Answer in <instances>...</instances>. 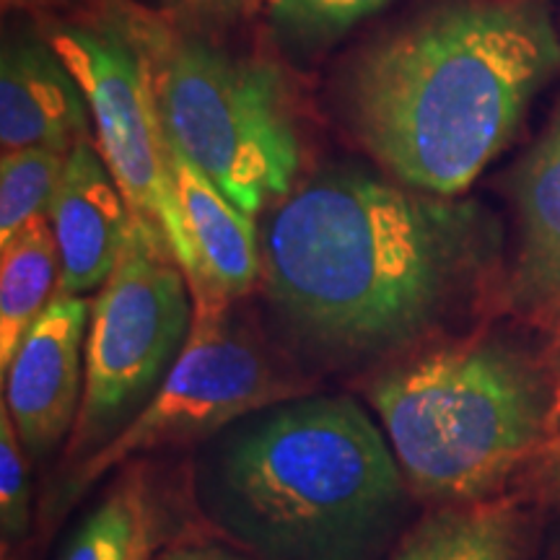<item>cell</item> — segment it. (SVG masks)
<instances>
[{
  "label": "cell",
  "instance_id": "cell-1",
  "mask_svg": "<svg viewBox=\"0 0 560 560\" xmlns=\"http://www.w3.org/2000/svg\"><path fill=\"white\" fill-rule=\"evenodd\" d=\"M490 257V226L472 202L330 170L278 202L262 278L299 348L355 366L423 348L480 289Z\"/></svg>",
  "mask_w": 560,
  "mask_h": 560
},
{
  "label": "cell",
  "instance_id": "cell-2",
  "mask_svg": "<svg viewBox=\"0 0 560 560\" xmlns=\"http://www.w3.org/2000/svg\"><path fill=\"white\" fill-rule=\"evenodd\" d=\"M558 70L545 0H450L366 47L342 100L389 179L454 198L506 149Z\"/></svg>",
  "mask_w": 560,
  "mask_h": 560
},
{
  "label": "cell",
  "instance_id": "cell-3",
  "mask_svg": "<svg viewBox=\"0 0 560 560\" xmlns=\"http://www.w3.org/2000/svg\"><path fill=\"white\" fill-rule=\"evenodd\" d=\"M400 465L348 395H301L215 433L195 465L200 509L260 560H366L402 514Z\"/></svg>",
  "mask_w": 560,
  "mask_h": 560
},
{
  "label": "cell",
  "instance_id": "cell-4",
  "mask_svg": "<svg viewBox=\"0 0 560 560\" xmlns=\"http://www.w3.org/2000/svg\"><path fill=\"white\" fill-rule=\"evenodd\" d=\"M363 397L412 493L486 501L556 431V384L493 340L420 348L384 363Z\"/></svg>",
  "mask_w": 560,
  "mask_h": 560
},
{
  "label": "cell",
  "instance_id": "cell-5",
  "mask_svg": "<svg viewBox=\"0 0 560 560\" xmlns=\"http://www.w3.org/2000/svg\"><path fill=\"white\" fill-rule=\"evenodd\" d=\"M149 60L166 138L255 219L289 198L301 170V136L289 83L262 58L179 37L125 13Z\"/></svg>",
  "mask_w": 560,
  "mask_h": 560
},
{
  "label": "cell",
  "instance_id": "cell-6",
  "mask_svg": "<svg viewBox=\"0 0 560 560\" xmlns=\"http://www.w3.org/2000/svg\"><path fill=\"white\" fill-rule=\"evenodd\" d=\"M190 283L166 242L132 221L130 240L91 301L83 400L66 457H91L156 395L192 330Z\"/></svg>",
  "mask_w": 560,
  "mask_h": 560
},
{
  "label": "cell",
  "instance_id": "cell-7",
  "mask_svg": "<svg viewBox=\"0 0 560 560\" xmlns=\"http://www.w3.org/2000/svg\"><path fill=\"white\" fill-rule=\"evenodd\" d=\"M86 94L96 149L128 202L132 221L166 242L200 293V268L172 174V149L161 122L143 47L115 5L94 24H39Z\"/></svg>",
  "mask_w": 560,
  "mask_h": 560
},
{
  "label": "cell",
  "instance_id": "cell-8",
  "mask_svg": "<svg viewBox=\"0 0 560 560\" xmlns=\"http://www.w3.org/2000/svg\"><path fill=\"white\" fill-rule=\"evenodd\" d=\"M229 310L195 312L190 338L170 376L109 444L68 475L62 501L70 503L104 472L138 454L198 444L249 412L310 395L306 382L280 369Z\"/></svg>",
  "mask_w": 560,
  "mask_h": 560
},
{
  "label": "cell",
  "instance_id": "cell-9",
  "mask_svg": "<svg viewBox=\"0 0 560 560\" xmlns=\"http://www.w3.org/2000/svg\"><path fill=\"white\" fill-rule=\"evenodd\" d=\"M89 317L86 299L58 291L5 369L3 405L32 457H47L70 439L79 418Z\"/></svg>",
  "mask_w": 560,
  "mask_h": 560
},
{
  "label": "cell",
  "instance_id": "cell-10",
  "mask_svg": "<svg viewBox=\"0 0 560 560\" xmlns=\"http://www.w3.org/2000/svg\"><path fill=\"white\" fill-rule=\"evenodd\" d=\"M47 219L60 252L58 291L70 296L100 291L120 262L132 215L96 140H81L68 153Z\"/></svg>",
  "mask_w": 560,
  "mask_h": 560
},
{
  "label": "cell",
  "instance_id": "cell-11",
  "mask_svg": "<svg viewBox=\"0 0 560 560\" xmlns=\"http://www.w3.org/2000/svg\"><path fill=\"white\" fill-rule=\"evenodd\" d=\"M89 122L86 94L45 34H5L0 55L3 153L21 149L70 153L81 140H91Z\"/></svg>",
  "mask_w": 560,
  "mask_h": 560
},
{
  "label": "cell",
  "instance_id": "cell-12",
  "mask_svg": "<svg viewBox=\"0 0 560 560\" xmlns=\"http://www.w3.org/2000/svg\"><path fill=\"white\" fill-rule=\"evenodd\" d=\"M520 249L511 265L509 310L542 330L560 327V115L514 179Z\"/></svg>",
  "mask_w": 560,
  "mask_h": 560
},
{
  "label": "cell",
  "instance_id": "cell-13",
  "mask_svg": "<svg viewBox=\"0 0 560 560\" xmlns=\"http://www.w3.org/2000/svg\"><path fill=\"white\" fill-rule=\"evenodd\" d=\"M172 149V174L200 268L195 312L221 310L255 289L262 276L255 219L236 208L198 164Z\"/></svg>",
  "mask_w": 560,
  "mask_h": 560
},
{
  "label": "cell",
  "instance_id": "cell-14",
  "mask_svg": "<svg viewBox=\"0 0 560 560\" xmlns=\"http://www.w3.org/2000/svg\"><path fill=\"white\" fill-rule=\"evenodd\" d=\"M524 516L509 499L450 503L425 516L392 560H522Z\"/></svg>",
  "mask_w": 560,
  "mask_h": 560
},
{
  "label": "cell",
  "instance_id": "cell-15",
  "mask_svg": "<svg viewBox=\"0 0 560 560\" xmlns=\"http://www.w3.org/2000/svg\"><path fill=\"white\" fill-rule=\"evenodd\" d=\"M60 285V252L50 219L39 215L11 242L0 244V371L32 325L50 306Z\"/></svg>",
  "mask_w": 560,
  "mask_h": 560
},
{
  "label": "cell",
  "instance_id": "cell-16",
  "mask_svg": "<svg viewBox=\"0 0 560 560\" xmlns=\"http://www.w3.org/2000/svg\"><path fill=\"white\" fill-rule=\"evenodd\" d=\"M156 522L140 475H128L70 537L60 560H138L153 550Z\"/></svg>",
  "mask_w": 560,
  "mask_h": 560
},
{
  "label": "cell",
  "instance_id": "cell-17",
  "mask_svg": "<svg viewBox=\"0 0 560 560\" xmlns=\"http://www.w3.org/2000/svg\"><path fill=\"white\" fill-rule=\"evenodd\" d=\"M68 153L21 149L0 161V244L11 242L34 219L47 215L58 192Z\"/></svg>",
  "mask_w": 560,
  "mask_h": 560
},
{
  "label": "cell",
  "instance_id": "cell-18",
  "mask_svg": "<svg viewBox=\"0 0 560 560\" xmlns=\"http://www.w3.org/2000/svg\"><path fill=\"white\" fill-rule=\"evenodd\" d=\"M392 0H270V21L299 47H325Z\"/></svg>",
  "mask_w": 560,
  "mask_h": 560
},
{
  "label": "cell",
  "instance_id": "cell-19",
  "mask_svg": "<svg viewBox=\"0 0 560 560\" xmlns=\"http://www.w3.org/2000/svg\"><path fill=\"white\" fill-rule=\"evenodd\" d=\"M30 467L11 412L0 405V529L3 540L19 542L30 529Z\"/></svg>",
  "mask_w": 560,
  "mask_h": 560
},
{
  "label": "cell",
  "instance_id": "cell-20",
  "mask_svg": "<svg viewBox=\"0 0 560 560\" xmlns=\"http://www.w3.org/2000/svg\"><path fill=\"white\" fill-rule=\"evenodd\" d=\"M5 11H24L37 24H94L112 11L109 0H3Z\"/></svg>",
  "mask_w": 560,
  "mask_h": 560
},
{
  "label": "cell",
  "instance_id": "cell-21",
  "mask_svg": "<svg viewBox=\"0 0 560 560\" xmlns=\"http://www.w3.org/2000/svg\"><path fill=\"white\" fill-rule=\"evenodd\" d=\"M535 482L542 499L560 506V431L545 441V446L535 457Z\"/></svg>",
  "mask_w": 560,
  "mask_h": 560
},
{
  "label": "cell",
  "instance_id": "cell-22",
  "mask_svg": "<svg viewBox=\"0 0 560 560\" xmlns=\"http://www.w3.org/2000/svg\"><path fill=\"white\" fill-rule=\"evenodd\" d=\"M153 560H260L247 550H234L219 542H182L159 552Z\"/></svg>",
  "mask_w": 560,
  "mask_h": 560
},
{
  "label": "cell",
  "instance_id": "cell-23",
  "mask_svg": "<svg viewBox=\"0 0 560 560\" xmlns=\"http://www.w3.org/2000/svg\"><path fill=\"white\" fill-rule=\"evenodd\" d=\"M172 3L192 5V9H198V5H206V9H229V5H240L242 0H172Z\"/></svg>",
  "mask_w": 560,
  "mask_h": 560
},
{
  "label": "cell",
  "instance_id": "cell-24",
  "mask_svg": "<svg viewBox=\"0 0 560 560\" xmlns=\"http://www.w3.org/2000/svg\"><path fill=\"white\" fill-rule=\"evenodd\" d=\"M560 425V361H558V382H556V429Z\"/></svg>",
  "mask_w": 560,
  "mask_h": 560
},
{
  "label": "cell",
  "instance_id": "cell-25",
  "mask_svg": "<svg viewBox=\"0 0 560 560\" xmlns=\"http://www.w3.org/2000/svg\"><path fill=\"white\" fill-rule=\"evenodd\" d=\"M138 560H151V550H145V552H143V556H140Z\"/></svg>",
  "mask_w": 560,
  "mask_h": 560
}]
</instances>
